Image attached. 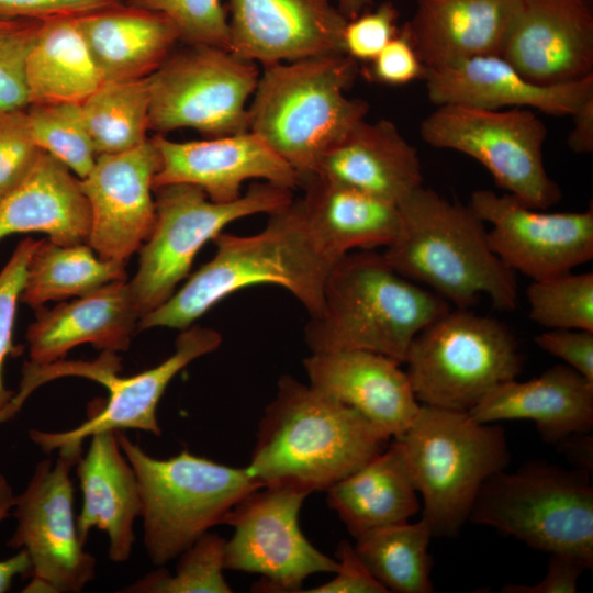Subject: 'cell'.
Masks as SVG:
<instances>
[{
  "instance_id": "cell-35",
  "label": "cell",
  "mask_w": 593,
  "mask_h": 593,
  "mask_svg": "<svg viewBox=\"0 0 593 593\" xmlns=\"http://www.w3.org/2000/svg\"><path fill=\"white\" fill-rule=\"evenodd\" d=\"M149 107L148 78L105 82L80 103L97 156L124 152L147 141Z\"/></svg>"
},
{
  "instance_id": "cell-18",
  "label": "cell",
  "mask_w": 593,
  "mask_h": 593,
  "mask_svg": "<svg viewBox=\"0 0 593 593\" xmlns=\"http://www.w3.org/2000/svg\"><path fill=\"white\" fill-rule=\"evenodd\" d=\"M230 51L269 66L345 54L346 16L332 0H227Z\"/></svg>"
},
{
  "instance_id": "cell-29",
  "label": "cell",
  "mask_w": 593,
  "mask_h": 593,
  "mask_svg": "<svg viewBox=\"0 0 593 593\" xmlns=\"http://www.w3.org/2000/svg\"><path fill=\"white\" fill-rule=\"evenodd\" d=\"M77 21L104 83L148 78L180 41L166 15L125 1Z\"/></svg>"
},
{
  "instance_id": "cell-23",
  "label": "cell",
  "mask_w": 593,
  "mask_h": 593,
  "mask_svg": "<svg viewBox=\"0 0 593 593\" xmlns=\"http://www.w3.org/2000/svg\"><path fill=\"white\" fill-rule=\"evenodd\" d=\"M311 175L398 205L423 186L417 150L384 119L358 122L323 153Z\"/></svg>"
},
{
  "instance_id": "cell-31",
  "label": "cell",
  "mask_w": 593,
  "mask_h": 593,
  "mask_svg": "<svg viewBox=\"0 0 593 593\" xmlns=\"http://www.w3.org/2000/svg\"><path fill=\"white\" fill-rule=\"evenodd\" d=\"M326 492L329 507L355 539L406 523L421 507L404 450L396 439Z\"/></svg>"
},
{
  "instance_id": "cell-40",
  "label": "cell",
  "mask_w": 593,
  "mask_h": 593,
  "mask_svg": "<svg viewBox=\"0 0 593 593\" xmlns=\"http://www.w3.org/2000/svg\"><path fill=\"white\" fill-rule=\"evenodd\" d=\"M41 23L0 19V109L27 107L25 65Z\"/></svg>"
},
{
  "instance_id": "cell-7",
  "label": "cell",
  "mask_w": 593,
  "mask_h": 593,
  "mask_svg": "<svg viewBox=\"0 0 593 593\" xmlns=\"http://www.w3.org/2000/svg\"><path fill=\"white\" fill-rule=\"evenodd\" d=\"M402 446L432 537H457L483 482L506 469L503 428L468 412L421 404Z\"/></svg>"
},
{
  "instance_id": "cell-30",
  "label": "cell",
  "mask_w": 593,
  "mask_h": 593,
  "mask_svg": "<svg viewBox=\"0 0 593 593\" xmlns=\"http://www.w3.org/2000/svg\"><path fill=\"white\" fill-rule=\"evenodd\" d=\"M90 209L79 178L41 152L24 179L0 199V239L42 232L59 245L87 243Z\"/></svg>"
},
{
  "instance_id": "cell-2",
  "label": "cell",
  "mask_w": 593,
  "mask_h": 593,
  "mask_svg": "<svg viewBox=\"0 0 593 593\" xmlns=\"http://www.w3.org/2000/svg\"><path fill=\"white\" fill-rule=\"evenodd\" d=\"M215 255L160 306L142 316L137 332L186 329L230 294L257 284L288 290L310 316L322 309L332 261L315 244L299 199L269 213L262 231L238 236L219 233Z\"/></svg>"
},
{
  "instance_id": "cell-48",
  "label": "cell",
  "mask_w": 593,
  "mask_h": 593,
  "mask_svg": "<svg viewBox=\"0 0 593 593\" xmlns=\"http://www.w3.org/2000/svg\"><path fill=\"white\" fill-rule=\"evenodd\" d=\"M586 570L577 560L561 556L550 555L548 568L544 579L534 585L507 584L502 588L505 593H574L578 581Z\"/></svg>"
},
{
  "instance_id": "cell-21",
  "label": "cell",
  "mask_w": 593,
  "mask_h": 593,
  "mask_svg": "<svg viewBox=\"0 0 593 593\" xmlns=\"http://www.w3.org/2000/svg\"><path fill=\"white\" fill-rule=\"evenodd\" d=\"M424 78L427 97L435 105L526 108L550 115H572L593 97V76L561 85H539L525 78L499 54L427 68Z\"/></svg>"
},
{
  "instance_id": "cell-52",
  "label": "cell",
  "mask_w": 593,
  "mask_h": 593,
  "mask_svg": "<svg viewBox=\"0 0 593 593\" xmlns=\"http://www.w3.org/2000/svg\"><path fill=\"white\" fill-rule=\"evenodd\" d=\"M337 7L347 20L354 19L362 13L368 0H336Z\"/></svg>"
},
{
  "instance_id": "cell-20",
  "label": "cell",
  "mask_w": 593,
  "mask_h": 593,
  "mask_svg": "<svg viewBox=\"0 0 593 593\" xmlns=\"http://www.w3.org/2000/svg\"><path fill=\"white\" fill-rule=\"evenodd\" d=\"M160 155L154 189L172 183L200 188L214 202H232L247 180H261L294 190L301 176L262 138L250 131L200 141L152 137Z\"/></svg>"
},
{
  "instance_id": "cell-17",
  "label": "cell",
  "mask_w": 593,
  "mask_h": 593,
  "mask_svg": "<svg viewBox=\"0 0 593 593\" xmlns=\"http://www.w3.org/2000/svg\"><path fill=\"white\" fill-rule=\"evenodd\" d=\"M159 168V150L148 138L124 152L98 155L88 175L79 179L91 217L87 244L101 259L126 265L149 237Z\"/></svg>"
},
{
  "instance_id": "cell-46",
  "label": "cell",
  "mask_w": 593,
  "mask_h": 593,
  "mask_svg": "<svg viewBox=\"0 0 593 593\" xmlns=\"http://www.w3.org/2000/svg\"><path fill=\"white\" fill-rule=\"evenodd\" d=\"M336 557L338 568L329 581L303 590L309 593H385V588L371 574L366 564L347 540L338 544Z\"/></svg>"
},
{
  "instance_id": "cell-41",
  "label": "cell",
  "mask_w": 593,
  "mask_h": 593,
  "mask_svg": "<svg viewBox=\"0 0 593 593\" xmlns=\"http://www.w3.org/2000/svg\"><path fill=\"white\" fill-rule=\"evenodd\" d=\"M38 240L26 237L19 243L10 259L0 271V412L9 404L14 392L3 381V366L8 356H16L23 349L13 344L16 305L25 283L27 264Z\"/></svg>"
},
{
  "instance_id": "cell-34",
  "label": "cell",
  "mask_w": 593,
  "mask_h": 593,
  "mask_svg": "<svg viewBox=\"0 0 593 593\" xmlns=\"http://www.w3.org/2000/svg\"><path fill=\"white\" fill-rule=\"evenodd\" d=\"M432 538L426 522L402 523L372 530L355 539V550L371 574L395 593H430Z\"/></svg>"
},
{
  "instance_id": "cell-53",
  "label": "cell",
  "mask_w": 593,
  "mask_h": 593,
  "mask_svg": "<svg viewBox=\"0 0 593 593\" xmlns=\"http://www.w3.org/2000/svg\"><path fill=\"white\" fill-rule=\"evenodd\" d=\"M0 199H1V194H0Z\"/></svg>"
},
{
  "instance_id": "cell-33",
  "label": "cell",
  "mask_w": 593,
  "mask_h": 593,
  "mask_svg": "<svg viewBox=\"0 0 593 593\" xmlns=\"http://www.w3.org/2000/svg\"><path fill=\"white\" fill-rule=\"evenodd\" d=\"M86 244L38 240L27 264L20 301L36 310L48 301L83 296L108 283L127 280L125 264L103 260Z\"/></svg>"
},
{
  "instance_id": "cell-9",
  "label": "cell",
  "mask_w": 593,
  "mask_h": 593,
  "mask_svg": "<svg viewBox=\"0 0 593 593\" xmlns=\"http://www.w3.org/2000/svg\"><path fill=\"white\" fill-rule=\"evenodd\" d=\"M404 363L419 403L469 412L493 388L516 379L523 357L499 320L449 309L414 337Z\"/></svg>"
},
{
  "instance_id": "cell-10",
  "label": "cell",
  "mask_w": 593,
  "mask_h": 593,
  "mask_svg": "<svg viewBox=\"0 0 593 593\" xmlns=\"http://www.w3.org/2000/svg\"><path fill=\"white\" fill-rule=\"evenodd\" d=\"M291 189L262 181L249 186L232 202H214L192 184L172 183L154 189L156 219L139 249V265L128 281L142 316L165 303L206 242L239 219L271 213L293 200Z\"/></svg>"
},
{
  "instance_id": "cell-43",
  "label": "cell",
  "mask_w": 593,
  "mask_h": 593,
  "mask_svg": "<svg viewBox=\"0 0 593 593\" xmlns=\"http://www.w3.org/2000/svg\"><path fill=\"white\" fill-rule=\"evenodd\" d=\"M398 10L387 1L348 20L343 31L344 53L357 63H370L398 34Z\"/></svg>"
},
{
  "instance_id": "cell-51",
  "label": "cell",
  "mask_w": 593,
  "mask_h": 593,
  "mask_svg": "<svg viewBox=\"0 0 593 593\" xmlns=\"http://www.w3.org/2000/svg\"><path fill=\"white\" fill-rule=\"evenodd\" d=\"M558 445L575 465L574 469L592 473V437L589 433L572 434L560 440Z\"/></svg>"
},
{
  "instance_id": "cell-3",
  "label": "cell",
  "mask_w": 593,
  "mask_h": 593,
  "mask_svg": "<svg viewBox=\"0 0 593 593\" xmlns=\"http://www.w3.org/2000/svg\"><path fill=\"white\" fill-rule=\"evenodd\" d=\"M449 303L396 272L374 250H354L334 262L322 309L304 328L311 353L366 350L404 363L414 337Z\"/></svg>"
},
{
  "instance_id": "cell-6",
  "label": "cell",
  "mask_w": 593,
  "mask_h": 593,
  "mask_svg": "<svg viewBox=\"0 0 593 593\" xmlns=\"http://www.w3.org/2000/svg\"><path fill=\"white\" fill-rule=\"evenodd\" d=\"M115 433L138 482L143 544L156 566L178 558L261 486L246 467H231L188 450L158 459L122 430Z\"/></svg>"
},
{
  "instance_id": "cell-24",
  "label": "cell",
  "mask_w": 593,
  "mask_h": 593,
  "mask_svg": "<svg viewBox=\"0 0 593 593\" xmlns=\"http://www.w3.org/2000/svg\"><path fill=\"white\" fill-rule=\"evenodd\" d=\"M141 315L130 283L120 280L52 309H36L26 340L30 362L47 365L81 344L102 351H126Z\"/></svg>"
},
{
  "instance_id": "cell-39",
  "label": "cell",
  "mask_w": 593,
  "mask_h": 593,
  "mask_svg": "<svg viewBox=\"0 0 593 593\" xmlns=\"http://www.w3.org/2000/svg\"><path fill=\"white\" fill-rule=\"evenodd\" d=\"M166 15L186 45L214 46L230 51L227 10L223 0H124Z\"/></svg>"
},
{
  "instance_id": "cell-45",
  "label": "cell",
  "mask_w": 593,
  "mask_h": 593,
  "mask_svg": "<svg viewBox=\"0 0 593 593\" xmlns=\"http://www.w3.org/2000/svg\"><path fill=\"white\" fill-rule=\"evenodd\" d=\"M544 351L560 358L593 383V332L555 328L535 337Z\"/></svg>"
},
{
  "instance_id": "cell-11",
  "label": "cell",
  "mask_w": 593,
  "mask_h": 593,
  "mask_svg": "<svg viewBox=\"0 0 593 593\" xmlns=\"http://www.w3.org/2000/svg\"><path fill=\"white\" fill-rule=\"evenodd\" d=\"M436 107L419 126L426 144L475 159L500 188L527 205L545 210L560 201L561 190L545 167L547 127L536 111Z\"/></svg>"
},
{
  "instance_id": "cell-25",
  "label": "cell",
  "mask_w": 593,
  "mask_h": 593,
  "mask_svg": "<svg viewBox=\"0 0 593 593\" xmlns=\"http://www.w3.org/2000/svg\"><path fill=\"white\" fill-rule=\"evenodd\" d=\"M468 414L479 423L529 419L541 438L558 444L593 427V383L567 365H556L528 381L493 388Z\"/></svg>"
},
{
  "instance_id": "cell-42",
  "label": "cell",
  "mask_w": 593,
  "mask_h": 593,
  "mask_svg": "<svg viewBox=\"0 0 593 593\" xmlns=\"http://www.w3.org/2000/svg\"><path fill=\"white\" fill-rule=\"evenodd\" d=\"M41 149L25 108L0 109V194L15 188L34 166Z\"/></svg>"
},
{
  "instance_id": "cell-47",
  "label": "cell",
  "mask_w": 593,
  "mask_h": 593,
  "mask_svg": "<svg viewBox=\"0 0 593 593\" xmlns=\"http://www.w3.org/2000/svg\"><path fill=\"white\" fill-rule=\"evenodd\" d=\"M124 0H0V19L45 21L58 16L81 15L115 5Z\"/></svg>"
},
{
  "instance_id": "cell-8",
  "label": "cell",
  "mask_w": 593,
  "mask_h": 593,
  "mask_svg": "<svg viewBox=\"0 0 593 593\" xmlns=\"http://www.w3.org/2000/svg\"><path fill=\"white\" fill-rule=\"evenodd\" d=\"M469 519L592 569L593 486L584 471L544 461L500 471L481 485Z\"/></svg>"
},
{
  "instance_id": "cell-13",
  "label": "cell",
  "mask_w": 593,
  "mask_h": 593,
  "mask_svg": "<svg viewBox=\"0 0 593 593\" xmlns=\"http://www.w3.org/2000/svg\"><path fill=\"white\" fill-rule=\"evenodd\" d=\"M55 463L40 461L24 489L15 495L16 527L8 547L24 549L31 581L23 592L78 593L96 577V558L85 550L74 514L70 471L82 445L58 449Z\"/></svg>"
},
{
  "instance_id": "cell-16",
  "label": "cell",
  "mask_w": 593,
  "mask_h": 593,
  "mask_svg": "<svg viewBox=\"0 0 593 593\" xmlns=\"http://www.w3.org/2000/svg\"><path fill=\"white\" fill-rule=\"evenodd\" d=\"M469 206L491 225V249L512 271L542 280L593 259V208L545 212L510 193L475 190Z\"/></svg>"
},
{
  "instance_id": "cell-15",
  "label": "cell",
  "mask_w": 593,
  "mask_h": 593,
  "mask_svg": "<svg viewBox=\"0 0 593 593\" xmlns=\"http://www.w3.org/2000/svg\"><path fill=\"white\" fill-rule=\"evenodd\" d=\"M221 334L209 327L191 325L180 331L175 351L159 365L132 377H120L121 358L102 351L93 361H71L70 374L93 380L108 390V400L88 419L72 429L45 432L30 429L31 440L44 452L66 445H82L92 435L105 430L137 429L161 435L156 416L157 405L170 381L195 359L215 351Z\"/></svg>"
},
{
  "instance_id": "cell-27",
  "label": "cell",
  "mask_w": 593,
  "mask_h": 593,
  "mask_svg": "<svg viewBox=\"0 0 593 593\" xmlns=\"http://www.w3.org/2000/svg\"><path fill=\"white\" fill-rule=\"evenodd\" d=\"M403 26L425 68L499 54L518 0H415Z\"/></svg>"
},
{
  "instance_id": "cell-22",
  "label": "cell",
  "mask_w": 593,
  "mask_h": 593,
  "mask_svg": "<svg viewBox=\"0 0 593 593\" xmlns=\"http://www.w3.org/2000/svg\"><path fill=\"white\" fill-rule=\"evenodd\" d=\"M303 367L310 385L358 411L389 439L402 436L421 407L406 371L383 355L311 353Z\"/></svg>"
},
{
  "instance_id": "cell-12",
  "label": "cell",
  "mask_w": 593,
  "mask_h": 593,
  "mask_svg": "<svg viewBox=\"0 0 593 593\" xmlns=\"http://www.w3.org/2000/svg\"><path fill=\"white\" fill-rule=\"evenodd\" d=\"M260 71L231 51L187 45L148 77L149 131L191 128L208 137L248 131V105Z\"/></svg>"
},
{
  "instance_id": "cell-4",
  "label": "cell",
  "mask_w": 593,
  "mask_h": 593,
  "mask_svg": "<svg viewBox=\"0 0 593 593\" xmlns=\"http://www.w3.org/2000/svg\"><path fill=\"white\" fill-rule=\"evenodd\" d=\"M402 225L382 253L406 279L469 309L483 294L497 310L518 303L515 272L493 253L485 223L472 211L422 186L400 204Z\"/></svg>"
},
{
  "instance_id": "cell-50",
  "label": "cell",
  "mask_w": 593,
  "mask_h": 593,
  "mask_svg": "<svg viewBox=\"0 0 593 593\" xmlns=\"http://www.w3.org/2000/svg\"><path fill=\"white\" fill-rule=\"evenodd\" d=\"M573 127L568 136V146L578 154L593 152V97L585 100L579 109L570 115Z\"/></svg>"
},
{
  "instance_id": "cell-1",
  "label": "cell",
  "mask_w": 593,
  "mask_h": 593,
  "mask_svg": "<svg viewBox=\"0 0 593 593\" xmlns=\"http://www.w3.org/2000/svg\"><path fill=\"white\" fill-rule=\"evenodd\" d=\"M355 409L284 374L259 422L246 467L261 486L327 491L388 446Z\"/></svg>"
},
{
  "instance_id": "cell-19",
  "label": "cell",
  "mask_w": 593,
  "mask_h": 593,
  "mask_svg": "<svg viewBox=\"0 0 593 593\" xmlns=\"http://www.w3.org/2000/svg\"><path fill=\"white\" fill-rule=\"evenodd\" d=\"M500 55L539 85L593 76L589 0H518Z\"/></svg>"
},
{
  "instance_id": "cell-32",
  "label": "cell",
  "mask_w": 593,
  "mask_h": 593,
  "mask_svg": "<svg viewBox=\"0 0 593 593\" xmlns=\"http://www.w3.org/2000/svg\"><path fill=\"white\" fill-rule=\"evenodd\" d=\"M27 105L80 104L104 82L77 15L42 21L25 65Z\"/></svg>"
},
{
  "instance_id": "cell-38",
  "label": "cell",
  "mask_w": 593,
  "mask_h": 593,
  "mask_svg": "<svg viewBox=\"0 0 593 593\" xmlns=\"http://www.w3.org/2000/svg\"><path fill=\"white\" fill-rule=\"evenodd\" d=\"M26 111L38 148L66 166L77 178L86 177L97 154L85 127L80 104H30Z\"/></svg>"
},
{
  "instance_id": "cell-5",
  "label": "cell",
  "mask_w": 593,
  "mask_h": 593,
  "mask_svg": "<svg viewBox=\"0 0 593 593\" xmlns=\"http://www.w3.org/2000/svg\"><path fill=\"white\" fill-rule=\"evenodd\" d=\"M358 63L346 54L262 67L248 105V131L262 138L300 176L366 119L369 105L349 98Z\"/></svg>"
},
{
  "instance_id": "cell-44",
  "label": "cell",
  "mask_w": 593,
  "mask_h": 593,
  "mask_svg": "<svg viewBox=\"0 0 593 593\" xmlns=\"http://www.w3.org/2000/svg\"><path fill=\"white\" fill-rule=\"evenodd\" d=\"M369 64L370 77L388 86L410 83L424 77L426 70L404 29Z\"/></svg>"
},
{
  "instance_id": "cell-28",
  "label": "cell",
  "mask_w": 593,
  "mask_h": 593,
  "mask_svg": "<svg viewBox=\"0 0 593 593\" xmlns=\"http://www.w3.org/2000/svg\"><path fill=\"white\" fill-rule=\"evenodd\" d=\"M299 198L306 227L317 247L336 261L354 250L389 247L398 237L400 205L315 175L302 178Z\"/></svg>"
},
{
  "instance_id": "cell-37",
  "label": "cell",
  "mask_w": 593,
  "mask_h": 593,
  "mask_svg": "<svg viewBox=\"0 0 593 593\" xmlns=\"http://www.w3.org/2000/svg\"><path fill=\"white\" fill-rule=\"evenodd\" d=\"M528 316L548 329L593 332V272H566L533 280L526 289Z\"/></svg>"
},
{
  "instance_id": "cell-36",
  "label": "cell",
  "mask_w": 593,
  "mask_h": 593,
  "mask_svg": "<svg viewBox=\"0 0 593 593\" xmlns=\"http://www.w3.org/2000/svg\"><path fill=\"white\" fill-rule=\"evenodd\" d=\"M225 540L205 533L179 557L175 573L159 569L132 583L122 592L133 593H231L224 568Z\"/></svg>"
},
{
  "instance_id": "cell-49",
  "label": "cell",
  "mask_w": 593,
  "mask_h": 593,
  "mask_svg": "<svg viewBox=\"0 0 593 593\" xmlns=\"http://www.w3.org/2000/svg\"><path fill=\"white\" fill-rule=\"evenodd\" d=\"M14 497L12 486L7 478L0 473V523L10 515ZM30 573L31 561L24 549L9 559L0 560V593L10 589L15 577H30Z\"/></svg>"
},
{
  "instance_id": "cell-14",
  "label": "cell",
  "mask_w": 593,
  "mask_h": 593,
  "mask_svg": "<svg viewBox=\"0 0 593 593\" xmlns=\"http://www.w3.org/2000/svg\"><path fill=\"white\" fill-rule=\"evenodd\" d=\"M309 493L290 486H260L242 499L223 524L234 532L224 547L225 570L257 573L256 592L299 593L315 573H334L338 561L303 535L299 514Z\"/></svg>"
},
{
  "instance_id": "cell-26",
  "label": "cell",
  "mask_w": 593,
  "mask_h": 593,
  "mask_svg": "<svg viewBox=\"0 0 593 593\" xmlns=\"http://www.w3.org/2000/svg\"><path fill=\"white\" fill-rule=\"evenodd\" d=\"M77 475L82 505L77 532L85 545L92 528L107 533L108 556L114 563L130 559L135 541L134 522L142 514V499L135 472L123 454L116 433L105 430L91 436L81 456Z\"/></svg>"
}]
</instances>
